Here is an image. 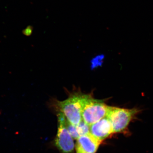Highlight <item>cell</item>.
Instances as JSON below:
<instances>
[{"mask_svg":"<svg viewBox=\"0 0 153 153\" xmlns=\"http://www.w3.org/2000/svg\"><path fill=\"white\" fill-rule=\"evenodd\" d=\"M108 106L102 100L95 99L91 95L82 94V120L88 125L96 123L106 117Z\"/></svg>","mask_w":153,"mask_h":153,"instance_id":"6da1fadb","label":"cell"},{"mask_svg":"<svg viewBox=\"0 0 153 153\" xmlns=\"http://www.w3.org/2000/svg\"><path fill=\"white\" fill-rule=\"evenodd\" d=\"M140 110L108 106L106 117L112 125L114 133L126 132L130 123L136 117Z\"/></svg>","mask_w":153,"mask_h":153,"instance_id":"7a4b0ae2","label":"cell"},{"mask_svg":"<svg viewBox=\"0 0 153 153\" xmlns=\"http://www.w3.org/2000/svg\"><path fill=\"white\" fill-rule=\"evenodd\" d=\"M82 94L74 93L64 101L55 102L59 112L62 113L66 120L73 125H77L82 120Z\"/></svg>","mask_w":153,"mask_h":153,"instance_id":"3957f363","label":"cell"},{"mask_svg":"<svg viewBox=\"0 0 153 153\" xmlns=\"http://www.w3.org/2000/svg\"><path fill=\"white\" fill-rule=\"evenodd\" d=\"M58 128L55 145L61 153H74V139L71 136L66 126V118L62 113L59 112Z\"/></svg>","mask_w":153,"mask_h":153,"instance_id":"277c9868","label":"cell"},{"mask_svg":"<svg viewBox=\"0 0 153 153\" xmlns=\"http://www.w3.org/2000/svg\"><path fill=\"white\" fill-rule=\"evenodd\" d=\"M90 133L102 142L114 134V132L110 122L105 117L90 126Z\"/></svg>","mask_w":153,"mask_h":153,"instance_id":"5b68a950","label":"cell"},{"mask_svg":"<svg viewBox=\"0 0 153 153\" xmlns=\"http://www.w3.org/2000/svg\"><path fill=\"white\" fill-rule=\"evenodd\" d=\"M101 143L90 133L81 136L75 144L76 153H95Z\"/></svg>","mask_w":153,"mask_h":153,"instance_id":"8992f818","label":"cell"},{"mask_svg":"<svg viewBox=\"0 0 153 153\" xmlns=\"http://www.w3.org/2000/svg\"><path fill=\"white\" fill-rule=\"evenodd\" d=\"M90 126L87 124L83 120L76 126L77 131L80 136L90 133Z\"/></svg>","mask_w":153,"mask_h":153,"instance_id":"52a82bcc","label":"cell"},{"mask_svg":"<svg viewBox=\"0 0 153 153\" xmlns=\"http://www.w3.org/2000/svg\"><path fill=\"white\" fill-rule=\"evenodd\" d=\"M66 126L67 130L69 133L71 134V136L74 140H77L80 137L78 131L76 126L73 125L72 124L70 123L66 119Z\"/></svg>","mask_w":153,"mask_h":153,"instance_id":"ba28073f","label":"cell"},{"mask_svg":"<svg viewBox=\"0 0 153 153\" xmlns=\"http://www.w3.org/2000/svg\"><path fill=\"white\" fill-rule=\"evenodd\" d=\"M32 31V27H29L27 28L26 30H25V32L26 34H30L31 33Z\"/></svg>","mask_w":153,"mask_h":153,"instance_id":"9c48e42d","label":"cell"}]
</instances>
